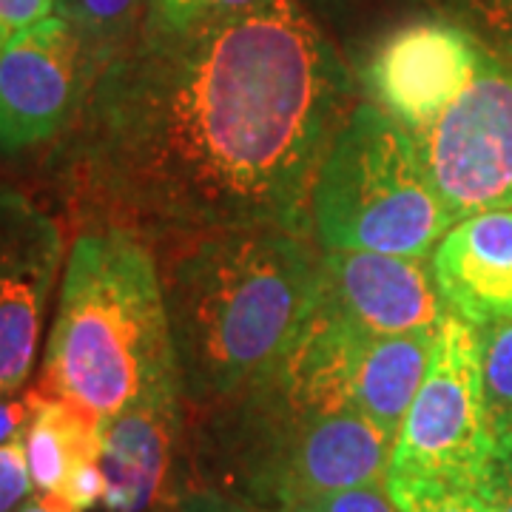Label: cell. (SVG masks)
Returning a JSON list of instances; mask_svg holds the SVG:
<instances>
[{
  "label": "cell",
  "mask_w": 512,
  "mask_h": 512,
  "mask_svg": "<svg viewBox=\"0 0 512 512\" xmlns=\"http://www.w3.org/2000/svg\"><path fill=\"white\" fill-rule=\"evenodd\" d=\"M23 447L35 493L60 495L80 464L100 458V419L43 393L23 433Z\"/></svg>",
  "instance_id": "5bb4252c"
},
{
  "label": "cell",
  "mask_w": 512,
  "mask_h": 512,
  "mask_svg": "<svg viewBox=\"0 0 512 512\" xmlns=\"http://www.w3.org/2000/svg\"><path fill=\"white\" fill-rule=\"evenodd\" d=\"M168 510L174 512H259L239 504V501H231V498H222L217 493H208V490H185L180 493Z\"/></svg>",
  "instance_id": "d4e9b609"
},
{
  "label": "cell",
  "mask_w": 512,
  "mask_h": 512,
  "mask_svg": "<svg viewBox=\"0 0 512 512\" xmlns=\"http://www.w3.org/2000/svg\"><path fill=\"white\" fill-rule=\"evenodd\" d=\"M163 512H174V510H163Z\"/></svg>",
  "instance_id": "83f0119b"
},
{
  "label": "cell",
  "mask_w": 512,
  "mask_h": 512,
  "mask_svg": "<svg viewBox=\"0 0 512 512\" xmlns=\"http://www.w3.org/2000/svg\"><path fill=\"white\" fill-rule=\"evenodd\" d=\"M427 15L447 20L487 52L512 60V0H419Z\"/></svg>",
  "instance_id": "e0dca14e"
},
{
  "label": "cell",
  "mask_w": 512,
  "mask_h": 512,
  "mask_svg": "<svg viewBox=\"0 0 512 512\" xmlns=\"http://www.w3.org/2000/svg\"><path fill=\"white\" fill-rule=\"evenodd\" d=\"M63 265V231L32 197L0 185V399L29 382Z\"/></svg>",
  "instance_id": "ba28073f"
},
{
  "label": "cell",
  "mask_w": 512,
  "mask_h": 512,
  "mask_svg": "<svg viewBox=\"0 0 512 512\" xmlns=\"http://www.w3.org/2000/svg\"><path fill=\"white\" fill-rule=\"evenodd\" d=\"M481 493L487 498L490 512H512V447L495 456Z\"/></svg>",
  "instance_id": "603a6c76"
},
{
  "label": "cell",
  "mask_w": 512,
  "mask_h": 512,
  "mask_svg": "<svg viewBox=\"0 0 512 512\" xmlns=\"http://www.w3.org/2000/svg\"><path fill=\"white\" fill-rule=\"evenodd\" d=\"M487 49L436 15L390 29L370 49L356 80L365 100L413 134L424 128L476 74Z\"/></svg>",
  "instance_id": "9c48e42d"
},
{
  "label": "cell",
  "mask_w": 512,
  "mask_h": 512,
  "mask_svg": "<svg viewBox=\"0 0 512 512\" xmlns=\"http://www.w3.org/2000/svg\"><path fill=\"white\" fill-rule=\"evenodd\" d=\"M18 512H80L69 507L63 498H57V495H43V493H35L29 501H23L20 504Z\"/></svg>",
  "instance_id": "484cf974"
},
{
  "label": "cell",
  "mask_w": 512,
  "mask_h": 512,
  "mask_svg": "<svg viewBox=\"0 0 512 512\" xmlns=\"http://www.w3.org/2000/svg\"><path fill=\"white\" fill-rule=\"evenodd\" d=\"M498 447L481 384L478 328L450 313L393 447L390 478L484 490Z\"/></svg>",
  "instance_id": "5b68a950"
},
{
  "label": "cell",
  "mask_w": 512,
  "mask_h": 512,
  "mask_svg": "<svg viewBox=\"0 0 512 512\" xmlns=\"http://www.w3.org/2000/svg\"><path fill=\"white\" fill-rule=\"evenodd\" d=\"M387 487L402 512H490L484 493L473 487L407 478H387Z\"/></svg>",
  "instance_id": "ac0fdd59"
},
{
  "label": "cell",
  "mask_w": 512,
  "mask_h": 512,
  "mask_svg": "<svg viewBox=\"0 0 512 512\" xmlns=\"http://www.w3.org/2000/svg\"><path fill=\"white\" fill-rule=\"evenodd\" d=\"M57 15L72 23L97 77L140 37L148 0H57Z\"/></svg>",
  "instance_id": "9a60e30c"
},
{
  "label": "cell",
  "mask_w": 512,
  "mask_h": 512,
  "mask_svg": "<svg viewBox=\"0 0 512 512\" xmlns=\"http://www.w3.org/2000/svg\"><path fill=\"white\" fill-rule=\"evenodd\" d=\"M319 296L365 336L439 330L453 313L421 256L325 251Z\"/></svg>",
  "instance_id": "8fae6325"
},
{
  "label": "cell",
  "mask_w": 512,
  "mask_h": 512,
  "mask_svg": "<svg viewBox=\"0 0 512 512\" xmlns=\"http://www.w3.org/2000/svg\"><path fill=\"white\" fill-rule=\"evenodd\" d=\"M453 225L413 137L376 103L359 100L313 185L311 237L325 251L430 259Z\"/></svg>",
  "instance_id": "277c9868"
},
{
  "label": "cell",
  "mask_w": 512,
  "mask_h": 512,
  "mask_svg": "<svg viewBox=\"0 0 512 512\" xmlns=\"http://www.w3.org/2000/svg\"><path fill=\"white\" fill-rule=\"evenodd\" d=\"M430 262L450 311L476 328L512 322V208L458 220Z\"/></svg>",
  "instance_id": "7c38bea8"
},
{
  "label": "cell",
  "mask_w": 512,
  "mask_h": 512,
  "mask_svg": "<svg viewBox=\"0 0 512 512\" xmlns=\"http://www.w3.org/2000/svg\"><path fill=\"white\" fill-rule=\"evenodd\" d=\"M165 305L185 410H208L268 379L319 296L322 254L305 234L231 228L183 237Z\"/></svg>",
  "instance_id": "7a4b0ae2"
},
{
  "label": "cell",
  "mask_w": 512,
  "mask_h": 512,
  "mask_svg": "<svg viewBox=\"0 0 512 512\" xmlns=\"http://www.w3.org/2000/svg\"><path fill=\"white\" fill-rule=\"evenodd\" d=\"M55 12L57 0H0V26L18 32Z\"/></svg>",
  "instance_id": "cb8c5ba5"
},
{
  "label": "cell",
  "mask_w": 512,
  "mask_h": 512,
  "mask_svg": "<svg viewBox=\"0 0 512 512\" xmlns=\"http://www.w3.org/2000/svg\"><path fill=\"white\" fill-rule=\"evenodd\" d=\"M481 384L490 416L495 447H512V322H493L478 328Z\"/></svg>",
  "instance_id": "2e32d148"
},
{
  "label": "cell",
  "mask_w": 512,
  "mask_h": 512,
  "mask_svg": "<svg viewBox=\"0 0 512 512\" xmlns=\"http://www.w3.org/2000/svg\"><path fill=\"white\" fill-rule=\"evenodd\" d=\"M9 35H12V32H9L6 26H0V52H3V46H6V40H9Z\"/></svg>",
  "instance_id": "4316f807"
},
{
  "label": "cell",
  "mask_w": 512,
  "mask_h": 512,
  "mask_svg": "<svg viewBox=\"0 0 512 512\" xmlns=\"http://www.w3.org/2000/svg\"><path fill=\"white\" fill-rule=\"evenodd\" d=\"M356 106V74L302 0L177 32L143 29L83 103L92 191L157 234L282 228Z\"/></svg>",
  "instance_id": "6da1fadb"
},
{
  "label": "cell",
  "mask_w": 512,
  "mask_h": 512,
  "mask_svg": "<svg viewBox=\"0 0 512 512\" xmlns=\"http://www.w3.org/2000/svg\"><path fill=\"white\" fill-rule=\"evenodd\" d=\"M40 399H43L40 387H29L26 393H15V396L0 399V444L20 439L26 433Z\"/></svg>",
  "instance_id": "7402d4cb"
},
{
  "label": "cell",
  "mask_w": 512,
  "mask_h": 512,
  "mask_svg": "<svg viewBox=\"0 0 512 512\" xmlns=\"http://www.w3.org/2000/svg\"><path fill=\"white\" fill-rule=\"evenodd\" d=\"M293 512H402L387 484H365L342 493H330Z\"/></svg>",
  "instance_id": "44dd1931"
},
{
  "label": "cell",
  "mask_w": 512,
  "mask_h": 512,
  "mask_svg": "<svg viewBox=\"0 0 512 512\" xmlns=\"http://www.w3.org/2000/svg\"><path fill=\"white\" fill-rule=\"evenodd\" d=\"M410 137L453 220L512 208V60L487 52L470 83Z\"/></svg>",
  "instance_id": "8992f818"
},
{
  "label": "cell",
  "mask_w": 512,
  "mask_h": 512,
  "mask_svg": "<svg viewBox=\"0 0 512 512\" xmlns=\"http://www.w3.org/2000/svg\"><path fill=\"white\" fill-rule=\"evenodd\" d=\"M439 330L373 336L353 373V407L373 419L387 436H399L402 421L427 376Z\"/></svg>",
  "instance_id": "4fadbf2b"
},
{
  "label": "cell",
  "mask_w": 512,
  "mask_h": 512,
  "mask_svg": "<svg viewBox=\"0 0 512 512\" xmlns=\"http://www.w3.org/2000/svg\"><path fill=\"white\" fill-rule=\"evenodd\" d=\"M177 382L163 274L151 248L126 225L77 234L40 390L103 421Z\"/></svg>",
  "instance_id": "3957f363"
},
{
  "label": "cell",
  "mask_w": 512,
  "mask_h": 512,
  "mask_svg": "<svg viewBox=\"0 0 512 512\" xmlns=\"http://www.w3.org/2000/svg\"><path fill=\"white\" fill-rule=\"evenodd\" d=\"M35 495L23 436L0 444V512H18Z\"/></svg>",
  "instance_id": "ffe728a7"
},
{
  "label": "cell",
  "mask_w": 512,
  "mask_h": 512,
  "mask_svg": "<svg viewBox=\"0 0 512 512\" xmlns=\"http://www.w3.org/2000/svg\"><path fill=\"white\" fill-rule=\"evenodd\" d=\"M185 402L180 382L165 384L117 416L100 421L103 512H163L183 464Z\"/></svg>",
  "instance_id": "30bf717a"
},
{
  "label": "cell",
  "mask_w": 512,
  "mask_h": 512,
  "mask_svg": "<svg viewBox=\"0 0 512 512\" xmlns=\"http://www.w3.org/2000/svg\"><path fill=\"white\" fill-rule=\"evenodd\" d=\"M92 80L86 49L63 15L12 32L0 52V151L57 137L83 109Z\"/></svg>",
  "instance_id": "52a82bcc"
},
{
  "label": "cell",
  "mask_w": 512,
  "mask_h": 512,
  "mask_svg": "<svg viewBox=\"0 0 512 512\" xmlns=\"http://www.w3.org/2000/svg\"><path fill=\"white\" fill-rule=\"evenodd\" d=\"M262 0H148V15L143 29L177 32L202 23L231 18L239 12H248Z\"/></svg>",
  "instance_id": "d6986e66"
}]
</instances>
